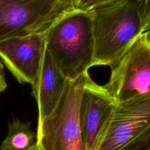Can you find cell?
<instances>
[{
	"mask_svg": "<svg viewBox=\"0 0 150 150\" xmlns=\"http://www.w3.org/2000/svg\"><path fill=\"white\" fill-rule=\"evenodd\" d=\"M89 73L67 81L57 108L38 123L37 144L42 150H84L79 121V107Z\"/></svg>",
	"mask_w": 150,
	"mask_h": 150,
	"instance_id": "3957f363",
	"label": "cell"
},
{
	"mask_svg": "<svg viewBox=\"0 0 150 150\" xmlns=\"http://www.w3.org/2000/svg\"><path fill=\"white\" fill-rule=\"evenodd\" d=\"M7 87V84L5 80V76H4V67H3V64L1 60H0V94L2 93Z\"/></svg>",
	"mask_w": 150,
	"mask_h": 150,
	"instance_id": "5bb4252c",
	"label": "cell"
},
{
	"mask_svg": "<svg viewBox=\"0 0 150 150\" xmlns=\"http://www.w3.org/2000/svg\"><path fill=\"white\" fill-rule=\"evenodd\" d=\"M37 136L30 123L15 120L8 125V132L0 145V150H29L36 144Z\"/></svg>",
	"mask_w": 150,
	"mask_h": 150,
	"instance_id": "30bf717a",
	"label": "cell"
},
{
	"mask_svg": "<svg viewBox=\"0 0 150 150\" xmlns=\"http://www.w3.org/2000/svg\"><path fill=\"white\" fill-rule=\"evenodd\" d=\"M29 150H42V149L40 148V146H38V145L37 144V143H36L35 145H33V146H32V147H31Z\"/></svg>",
	"mask_w": 150,
	"mask_h": 150,
	"instance_id": "9a60e30c",
	"label": "cell"
},
{
	"mask_svg": "<svg viewBox=\"0 0 150 150\" xmlns=\"http://www.w3.org/2000/svg\"><path fill=\"white\" fill-rule=\"evenodd\" d=\"M144 32H146L150 35V0L146 1L144 16L143 33Z\"/></svg>",
	"mask_w": 150,
	"mask_h": 150,
	"instance_id": "4fadbf2b",
	"label": "cell"
},
{
	"mask_svg": "<svg viewBox=\"0 0 150 150\" xmlns=\"http://www.w3.org/2000/svg\"><path fill=\"white\" fill-rule=\"evenodd\" d=\"M67 81L45 48L39 74L32 86V95L38 103V122L48 117L55 110Z\"/></svg>",
	"mask_w": 150,
	"mask_h": 150,
	"instance_id": "9c48e42d",
	"label": "cell"
},
{
	"mask_svg": "<svg viewBox=\"0 0 150 150\" xmlns=\"http://www.w3.org/2000/svg\"><path fill=\"white\" fill-rule=\"evenodd\" d=\"M146 0H125L93 10L94 66H110L143 33Z\"/></svg>",
	"mask_w": 150,
	"mask_h": 150,
	"instance_id": "7a4b0ae2",
	"label": "cell"
},
{
	"mask_svg": "<svg viewBox=\"0 0 150 150\" xmlns=\"http://www.w3.org/2000/svg\"><path fill=\"white\" fill-rule=\"evenodd\" d=\"M43 32L13 37L0 42V60L20 83H35L45 51Z\"/></svg>",
	"mask_w": 150,
	"mask_h": 150,
	"instance_id": "ba28073f",
	"label": "cell"
},
{
	"mask_svg": "<svg viewBox=\"0 0 150 150\" xmlns=\"http://www.w3.org/2000/svg\"><path fill=\"white\" fill-rule=\"evenodd\" d=\"M110 68L111 76L104 86L116 104L149 98V34L139 35Z\"/></svg>",
	"mask_w": 150,
	"mask_h": 150,
	"instance_id": "277c9868",
	"label": "cell"
},
{
	"mask_svg": "<svg viewBox=\"0 0 150 150\" xmlns=\"http://www.w3.org/2000/svg\"><path fill=\"white\" fill-rule=\"evenodd\" d=\"M116 103L104 86L89 75L83 85L79 107V121L84 150H96Z\"/></svg>",
	"mask_w": 150,
	"mask_h": 150,
	"instance_id": "8992f818",
	"label": "cell"
},
{
	"mask_svg": "<svg viewBox=\"0 0 150 150\" xmlns=\"http://www.w3.org/2000/svg\"><path fill=\"white\" fill-rule=\"evenodd\" d=\"M150 126V97L117 104L96 150H120Z\"/></svg>",
	"mask_w": 150,
	"mask_h": 150,
	"instance_id": "52a82bcc",
	"label": "cell"
},
{
	"mask_svg": "<svg viewBox=\"0 0 150 150\" xmlns=\"http://www.w3.org/2000/svg\"><path fill=\"white\" fill-rule=\"evenodd\" d=\"M125 0H59L62 13L73 10L93 11L96 9Z\"/></svg>",
	"mask_w": 150,
	"mask_h": 150,
	"instance_id": "8fae6325",
	"label": "cell"
},
{
	"mask_svg": "<svg viewBox=\"0 0 150 150\" xmlns=\"http://www.w3.org/2000/svg\"><path fill=\"white\" fill-rule=\"evenodd\" d=\"M120 150H150V126Z\"/></svg>",
	"mask_w": 150,
	"mask_h": 150,
	"instance_id": "7c38bea8",
	"label": "cell"
},
{
	"mask_svg": "<svg viewBox=\"0 0 150 150\" xmlns=\"http://www.w3.org/2000/svg\"><path fill=\"white\" fill-rule=\"evenodd\" d=\"M44 35L45 48L67 81L76 80L93 67L92 11L62 12L44 30Z\"/></svg>",
	"mask_w": 150,
	"mask_h": 150,
	"instance_id": "6da1fadb",
	"label": "cell"
},
{
	"mask_svg": "<svg viewBox=\"0 0 150 150\" xmlns=\"http://www.w3.org/2000/svg\"><path fill=\"white\" fill-rule=\"evenodd\" d=\"M61 13L59 0H0V42L43 32Z\"/></svg>",
	"mask_w": 150,
	"mask_h": 150,
	"instance_id": "5b68a950",
	"label": "cell"
}]
</instances>
